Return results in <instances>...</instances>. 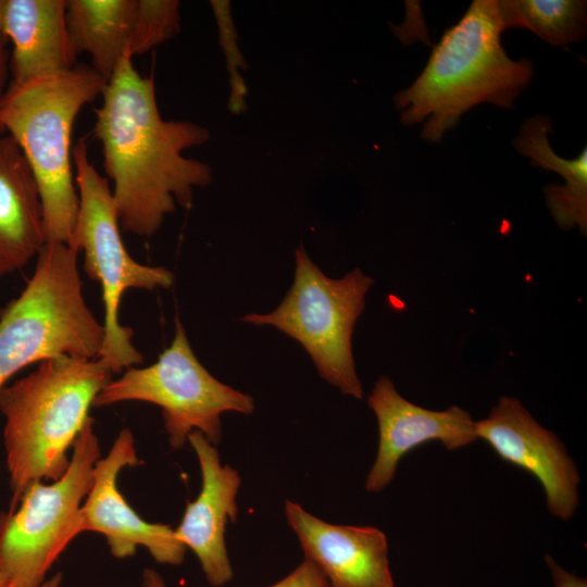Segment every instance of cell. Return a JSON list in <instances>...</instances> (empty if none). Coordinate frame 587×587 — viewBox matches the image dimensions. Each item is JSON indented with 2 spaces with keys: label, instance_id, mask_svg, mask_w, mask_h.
<instances>
[{
  "label": "cell",
  "instance_id": "6da1fadb",
  "mask_svg": "<svg viewBox=\"0 0 587 587\" xmlns=\"http://www.w3.org/2000/svg\"><path fill=\"white\" fill-rule=\"evenodd\" d=\"M126 53L105 83L95 110L93 136L123 230L151 237L176 204L190 208L196 187L212 182L209 164L183 155L210 139L202 125L163 120L153 77H143Z\"/></svg>",
  "mask_w": 587,
  "mask_h": 587
},
{
  "label": "cell",
  "instance_id": "7a4b0ae2",
  "mask_svg": "<svg viewBox=\"0 0 587 587\" xmlns=\"http://www.w3.org/2000/svg\"><path fill=\"white\" fill-rule=\"evenodd\" d=\"M503 32L498 0H474L434 46L412 85L394 96L401 122L411 126L426 121L421 137L439 142L477 104L513 109L534 66L529 59L515 61L505 53Z\"/></svg>",
  "mask_w": 587,
  "mask_h": 587
},
{
  "label": "cell",
  "instance_id": "3957f363",
  "mask_svg": "<svg viewBox=\"0 0 587 587\" xmlns=\"http://www.w3.org/2000/svg\"><path fill=\"white\" fill-rule=\"evenodd\" d=\"M111 375L98 359L59 357L39 362L35 371L1 389L9 509L28 485L65 473L68 450Z\"/></svg>",
  "mask_w": 587,
  "mask_h": 587
},
{
  "label": "cell",
  "instance_id": "277c9868",
  "mask_svg": "<svg viewBox=\"0 0 587 587\" xmlns=\"http://www.w3.org/2000/svg\"><path fill=\"white\" fill-rule=\"evenodd\" d=\"M105 80L90 66L10 85L0 125L20 147L40 192L47 242L68 245L79 198L72 160V132L80 110L101 96Z\"/></svg>",
  "mask_w": 587,
  "mask_h": 587
},
{
  "label": "cell",
  "instance_id": "5b68a950",
  "mask_svg": "<svg viewBox=\"0 0 587 587\" xmlns=\"http://www.w3.org/2000/svg\"><path fill=\"white\" fill-rule=\"evenodd\" d=\"M68 245L46 242L32 278L0 315V391L17 372L59 357L97 359L103 326L87 305Z\"/></svg>",
  "mask_w": 587,
  "mask_h": 587
},
{
  "label": "cell",
  "instance_id": "8992f818",
  "mask_svg": "<svg viewBox=\"0 0 587 587\" xmlns=\"http://www.w3.org/2000/svg\"><path fill=\"white\" fill-rule=\"evenodd\" d=\"M72 160L79 205L68 246L84 252L85 272L101 286L103 340L97 359L112 374L118 373L143 359L132 344L133 330L120 323L123 294L130 288H170L174 275L163 266L137 262L126 250L112 189L90 161L84 138L72 149Z\"/></svg>",
  "mask_w": 587,
  "mask_h": 587
},
{
  "label": "cell",
  "instance_id": "52a82bcc",
  "mask_svg": "<svg viewBox=\"0 0 587 587\" xmlns=\"http://www.w3.org/2000/svg\"><path fill=\"white\" fill-rule=\"evenodd\" d=\"M295 276L280 304L265 314L250 313L241 322L273 326L297 340L320 376L344 395L361 399L351 339L365 296L374 280L355 267L341 278L326 276L300 247Z\"/></svg>",
  "mask_w": 587,
  "mask_h": 587
},
{
  "label": "cell",
  "instance_id": "ba28073f",
  "mask_svg": "<svg viewBox=\"0 0 587 587\" xmlns=\"http://www.w3.org/2000/svg\"><path fill=\"white\" fill-rule=\"evenodd\" d=\"M101 458L89 416L76 438L65 473L28 485L14 507L0 513V573L12 587H39L71 541L80 535V509Z\"/></svg>",
  "mask_w": 587,
  "mask_h": 587
},
{
  "label": "cell",
  "instance_id": "9c48e42d",
  "mask_svg": "<svg viewBox=\"0 0 587 587\" xmlns=\"http://www.w3.org/2000/svg\"><path fill=\"white\" fill-rule=\"evenodd\" d=\"M123 401H145L161 408L170 445L177 449L198 430L214 446L222 436L221 415L233 411L251 414L253 398L220 382L195 355L186 330L175 320V335L168 348L146 367H129L110 380L92 407Z\"/></svg>",
  "mask_w": 587,
  "mask_h": 587
},
{
  "label": "cell",
  "instance_id": "30bf717a",
  "mask_svg": "<svg viewBox=\"0 0 587 587\" xmlns=\"http://www.w3.org/2000/svg\"><path fill=\"white\" fill-rule=\"evenodd\" d=\"M177 0H66V22L77 54L105 80L126 53L150 51L180 30Z\"/></svg>",
  "mask_w": 587,
  "mask_h": 587
},
{
  "label": "cell",
  "instance_id": "8fae6325",
  "mask_svg": "<svg viewBox=\"0 0 587 587\" xmlns=\"http://www.w3.org/2000/svg\"><path fill=\"white\" fill-rule=\"evenodd\" d=\"M139 462L132 432L121 430L105 457L92 470V482L80 509V533L102 534L113 557H133L146 548L159 563L180 565L187 548L167 524L141 519L117 486L121 471Z\"/></svg>",
  "mask_w": 587,
  "mask_h": 587
},
{
  "label": "cell",
  "instance_id": "7c38bea8",
  "mask_svg": "<svg viewBox=\"0 0 587 587\" xmlns=\"http://www.w3.org/2000/svg\"><path fill=\"white\" fill-rule=\"evenodd\" d=\"M485 440L503 461L535 476L546 492L548 511L570 520L579 503V474L560 438L540 425L513 397H501L486 419L476 422Z\"/></svg>",
  "mask_w": 587,
  "mask_h": 587
},
{
  "label": "cell",
  "instance_id": "4fadbf2b",
  "mask_svg": "<svg viewBox=\"0 0 587 587\" xmlns=\"http://www.w3.org/2000/svg\"><path fill=\"white\" fill-rule=\"evenodd\" d=\"M378 424V449L365 489L382 491L395 477L399 461L412 449L439 440L455 450L477 438L476 421L458 405L434 411L404 399L387 376H380L367 397Z\"/></svg>",
  "mask_w": 587,
  "mask_h": 587
},
{
  "label": "cell",
  "instance_id": "5bb4252c",
  "mask_svg": "<svg viewBox=\"0 0 587 587\" xmlns=\"http://www.w3.org/2000/svg\"><path fill=\"white\" fill-rule=\"evenodd\" d=\"M188 441L198 458L202 485L198 497L187 503L174 533L196 554L207 582L221 587L234 576L225 530L227 522L237 519L241 477L238 471L221 463L215 446L202 433L192 432Z\"/></svg>",
  "mask_w": 587,
  "mask_h": 587
},
{
  "label": "cell",
  "instance_id": "9a60e30c",
  "mask_svg": "<svg viewBox=\"0 0 587 587\" xmlns=\"http://www.w3.org/2000/svg\"><path fill=\"white\" fill-rule=\"evenodd\" d=\"M285 515L304 558L312 561L332 587H395L388 541L373 526L335 525L286 500Z\"/></svg>",
  "mask_w": 587,
  "mask_h": 587
},
{
  "label": "cell",
  "instance_id": "2e32d148",
  "mask_svg": "<svg viewBox=\"0 0 587 587\" xmlns=\"http://www.w3.org/2000/svg\"><path fill=\"white\" fill-rule=\"evenodd\" d=\"M0 32L12 43L11 85L76 66L66 22V0H3Z\"/></svg>",
  "mask_w": 587,
  "mask_h": 587
},
{
  "label": "cell",
  "instance_id": "e0dca14e",
  "mask_svg": "<svg viewBox=\"0 0 587 587\" xmlns=\"http://www.w3.org/2000/svg\"><path fill=\"white\" fill-rule=\"evenodd\" d=\"M47 242L33 171L14 139L0 136V277L23 267Z\"/></svg>",
  "mask_w": 587,
  "mask_h": 587
},
{
  "label": "cell",
  "instance_id": "ac0fdd59",
  "mask_svg": "<svg viewBox=\"0 0 587 587\" xmlns=\"http://www.w3.org/2000/svg\"><path fill=\"white\" fill-rule=\"evenodd\" d=\"M552 132L551 120L544 115L527 118L513 140V146L534 165L559 173L565 184L545 187L547 205L555 223L563 229L577 226L587 230V149L577 158L569 160L558 155L551 148L548 134Z\"/></svg>",
  "mask_w": 587,
  "mask_h": 587
},
{
  "label": "cell",
  "instance_id": "d6986e66",
  "mask_svg": "<svg viewBox=\"0 0 587 587\" xmlns=\"http://www.w3.org/2000/svg\"><path fill=\"white\" fill-rule=\"evenodd\" d=\"M498 11L504 30L525 28L555 47L586 35V1L500 0Z\"/></svg>",
  "mask_w": 587,
  "mask_h": 587
},
{
  "label": "cell",
  "instance_id": "ffe728a7",
  "mask_svg": "<svg viewBox=\"0 0 587 587\" xmlns=\"http://www.w3.org/2000/svg\"><path fill=\"white\" fill-rule=\"evenodd\" d=\"M270 587H332L325 575L309 559L303 561L286 577Z\"/></svg>",
  "mask_w": 587,
  "mask_h": 587
},
{
  "label": "cell",
  "instance_id": "44dd1931",
  "mask_svg": "<svg viewBox=\"0 0 587 587\" xmlns=\"http://www.w3.org/2000/svg\"><path fill=\"white\" fill-rule=\"evenodd\" d=\"M545 561L551 572L554 587H587L585 578L564 570L550 554L545 555Z\"/></svg>",
  "mask_w": 587,
  "mask_h": 587
},
{
  "label": "cell",
  "instance_id": "7402d4cb",
  "mask_svg": "<svg viewBox=\"0 0 587 587\" xmlns=\"http://www.w3.org/2000/svg\"><path fill=\"white\" fill-rule=\"evenodd\" d=\"M2 4H3V0H0V16H1ZM8 72H9V52L5 48V38L0 32V104L8 89V88L5 89ZM3 134H5V132L0 125V136Z\"/></svg>",
  "mask_w": 587,
  "mask_h": 587
},
{
  "label": "cell",
  "instance_id": "603a6c76",
  "mask_svg": "<svg viewBox=\"0 0 587 587\" xmlns=\"http://www.w3.org/2000/svg\"><path fill=\"white\" fill-rule=\"evenodd\" d=\"M140 587H166L163 577L153 569H146L142 573Z\"/></svg>",
  "mask_w": 587,
  "mask_h": 587
},
{
  "label": "cell",
  "instance_id": "cb8c5ba5",
  "mask_svg": "<svg viewBox=\"0 0 587 587\" xmlns=\"http://www.w3.org/2000/svg\"><path fill=\"white\" fill-rule=\"evenodd\" d=\"M62 584V574L58 573L50 578H47L43 584H41L39 587H61ZM8 587H12L9 585Z\"/></svg>",
  "mask_w": 587,
  "mask_h": 587
},
{
  "label": "cell",
  "instance_id": "d4e9b609",
  "mask_svg": "<svg viewBox=\"0 0 587 587\" xmlns=\"http://www.w3.org/2000/svg\"><path fill=\"white\" fill-rule=\"evenodd\" d=\"M10 585L8 578L0 573V587H8Z\"/></svg>",
  "mask_w": 587,
  "mask_h": 587
}]
</instances>
